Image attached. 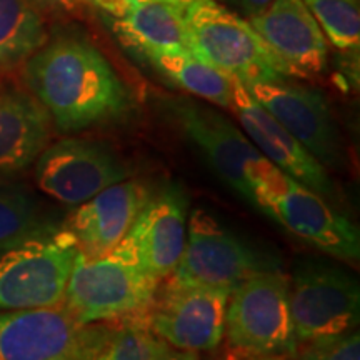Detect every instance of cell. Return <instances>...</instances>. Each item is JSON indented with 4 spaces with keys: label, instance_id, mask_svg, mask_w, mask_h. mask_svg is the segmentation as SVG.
Here are the masks:
<instances>
[{
    "label": "cell",
    "instance_id": "obj_1",
    "mask_svg": "<svg viewBox=\"0 0 360 360\" xmlns=\"http://www.w3.org/2000/svg\"><path fill=\"white\" fill-rule=\"evenodd\" d=\"M24 82L60 132L124 117L132 97L105 56L79 35L45 42L24 64Z\"/></svg>",
    "mask_w": 360,
    "mask_h": 360
},
{
    "label": "cell",
    "instance_id": "obj_2",
    "mask_svg": "<svg viewBox=\"0 0 360 360\" xmlns=\"http://www.w3.org/2000/svg\"><path fill=\"white\" fill-rule=\"evenodd\" d=\"M159 283L122 244L102 259H87L77 252L64 305L82 323L139 317L148 314Z\"/></svg>",
    "mask_w": 360,
    "mask_h": 360
},
{
    "label": "cell",
    "instance_id": "obj_3",
    "mask_svg": "<svg viewBox=\"0 0 360 360\" xmlns=\"http://www.w3.org/2000/svg\"><path fill=\"white\" fill-rule=\"evenodd\" d=\"M252 195L264 214L304 242L344 262H359L357 225L335 212L322 195L281 172L274 164H269L255 177Z\"/></svg>",
    "mask_w": 360,
    "mask_h": 360
},
{
    "label": "cell",
    "instance_id": "obj_4",
    "mask_svg": "<svg viewBox=\"0 0 360 360\" xmlns=\"http://www.w3.org/2000/svg\"><path fill=\"white\" fill-rule=\"evenodd\" d=\"M224 337L232 350L249 357H294L297 340L290 317L289 278L281 270L254 274L231 292Z\"/></svg>",
    "mask_w": 360,
    "mask_h": 360
},
{
    "label": "cell",
    "instance_id": "obj_5",
    "mask_svg": "<svg viewBox=\"0 0 360 360\" xmlns=\"http://www.w3.org/2000/svg\"><path fill=\"white\" fill-rule=\"evenodd\" d=\"M184 17L192 52L229 77L242 84L292 77L249 22L217 2L188 8Z\"/></svg>",
    "mask_w": 360,
    "mask_h": 360
},
{
    "label": "cell",
    "instance_id": "obj_6",
    "mask_svg": "<svg viewBox=\"0 0 360 360\" xmlns=\"http://www.w3.org/2000/svg\"><path fill=\"white\" fill-rule=\"evenodd\" d=\"M79 247L67 229L0 250V312L64 302Z\"/></svg>",
    "mask_w": 360,
    "mask_h": 360
},
{
    "label": "cell",
    "instance_id": "obj_7",
    "mask_svg": "<svg viewBox=\"0 0 360 360\" xmlns=\"http://www.w3.org/2000/svg\"><path fill=\"white\" fill-rule=\"evenodd\" d=\"M105 326L82 323L64 302L0 312V360H90Z\"/></svg>",
    "mask_w": 360,
    "mask_h": 360
},
{
    "label": "cell",
    "instance_id": "obj_8",
    "mask_svg": "<svg viewBox=\"0 0 360 360\" xmlns=\"http://www.w3.org/2000/svg\"><path fill=\"white\" fill-rule=\"evenodd\" d=\"M269 269H274L269 259L247 245L207 210L195 209L188 217L182 255L167 278L232 292L254 274Z\"/></svg>",
    "mask_w": 360,
    "mask_h": 360
},
{
    "label": "cell",
    "instance_id": "obj_9",
    "mask_svg": "<svg viewBox=\"0 0 360 360\" xmlns=\"http://www.w3.org/2000/svg\"><path fill=\"white\" fill-rule=\"evenodd\" d=\"M297 345L357 327L360 287L350 274L327 264H302L289 281Z\"/></svg>",
    "mask_w": 360,
    "mask_h": 360
},
{
    "label": "cell",
    "instance_id": "obj_10",
    "mask_svg": "<svg viewBox=\"0 0 360 360\" xmlns=\"http://www.w3.org/2000/svg\"><path fill=\"white\" fill-rule=\"evenodd\" d=\"M129 179V169L109 146L67 137L47 146L35 160V182L53 200L77 207L103 188Z\"/></svg>",
    "mask_w": 360,
    "mask_h": 360
},
{
    "label": "cell",
    "instance_id": "obj_11",
    "mask_svg": "<svg viewBox=\"0 0 360 360\" xmlns=\"http://www.w3.org/2000/svg\"><path fill=\"white\" fill-rule=\"evenodd\" d=\"M229 297V290L169 278L148 310L152 334L186 352L215 350L224 340Z\"/></svg>",
    "mask_w": 360,
    "mask_h": 360
},
{
    "label": "cell",
    "instance_id": "obj_12",
    "mask_svg": "<svg viewBox=\"0 0 360 360\" xmlns=\"http://www.w3.org/2000/svg\"><path fill=\"white\" fill-rule=\"evenodd\" d=\"M169 109L219 177L254 204L252 184L270 162L250 139L219 110L200 102L175 98L169 102Z\"/></svg>",
    "mask_w": 360,
    "mask_h": 360
},
{
    "label": "cell",
    "instance_id": "obj_13",
    "mask_svg": "<svg viewBox=\"0 0 360 360\" xmlns=\"http://www.w3.org/2000/svg\"><path fill=\"white\" fill-rule=\"evenodd\" d=\"M244 85L250 96L289 130L323 167L342 169V139L321 90L289 82V79L257 80Z\"/></svg>",
    "mask_w": 360,
    "mask_h": 360
},
{
    "label": "cell",
    "instance_id": "obj_14",
    "mask_svg": "<svg viewBox=\"0 0 360 360\" xmlns=\"http://www.w3.org/2000/svg\"><path fill=\"white\" fill-rule=\"evenodd\" d=\"M232 79V105L242 129L270 164L323 199H334L335 184L327 169L283 125L250 96L240 80Z\"/></svg>",
    "mask_w": 360,
    "mask_h": 360
},
{
    "label": "cell",
    "instance_id": "obj_15",
    "mask_svg": "<svg viewBox=\"0 0 360 360\" xmlns=\"http://www.w3.org/2000/svg\"><path fill=\"white\" fill-rule=\"evenodd\" d=\"M186 192L165 186L147 200L120 244L127 247L148 276L162 282L177 267L187 236Z\"/></svg>",
    "mask_w": 360,
    "mask_h": 360
},
{
    "label": "cell",
    "instance_id": "obj_16",
    "mask_svg": "<svg viewBox=\"0 0 360 360\" xmlns=\"http://www.w3.org/2000/svg\"><path fill=\"white\" fill-rule=\"evenodd\" d=\"M292 77H312L327 64V39L302 0H272L247 20Z\"/></svg>",
    "mask_w": 360,
    "mask_h": 360
},
{
    "label": "cell",
    "instance_id": "obj_17",
    "mask_svg": "<svg viewBox=\"0 0 360 360\" xmlns=\"http://www.w3.org/2000/svg\"><path fill=\"white\" fill-rule=\"evenodd\" d=\"M150 199L139 180H122L75 207L64 229L87 259H102L115 249Z\"/></svg>",
    "mask_w": 360,
    "mask_h": 360
},
{
    "label": "cell",
    "instance_id": "obj_18",
    "mask_svg": "<svg viewBox=\"0 0 360 360\" xmlns=\"http://www.w3.org/2000/svg\"><path fill=\"white\" fill-rule=\"evenodd\" d=\"M52 119L29 90L0 89V172H20L49 146Z\"/></svg>",
    "mask_w": 360,
    "mask_h": 360
},
{
    "label": "cell",
    "instance_id": "obj_19",
    "mask_svg": "<svg viewBox=\"0 0 360 360\" xmlns=\"http://www.w3.org/2000/svg\"><path fill=\"white\" fill-rule=\"evenodd\" d=\"M109 25L120 42L142 57L155 53H193L184 12L165 0H150L130 8Z\"/></svg>",
    "mask_w": 360,
    "mask_h": 360
},
{
    "label": "cell",
    "instance_id": "obj_20",
    "mask_svg": "<svg viewBox=\"0 0 360 360\" xmlns=\"http://www.w3.org/2000/svg\"><path fill=\"white\" fill-rule=\"evenodd\" d=\"M58 225L15 172H0V250L49 236Z\"/></svg>",
    "mask_w": 360,
    "mask_h": 360
},
{
    "label": "cell",
    "instance_id": "obj_21",
    "mask_svg": "<svg viewBox=\"0 0 360 360\" xmlns=\"http://www.w3.org/2000/svg\"><path fill=\"white\" fill-rule=\"evenodd\" d=\"M47 39L32 0H0V74L24 65Z\"/></svg>",
    "mask_w": 360,
    "mask_h": 360
},
{
    "label": "cell",
    "instance_id": "obj_22",
    "mask_svg": "<svg viewBox=\"0 0 360 360\" xmlns=\"http://www.w3.org/2000/svg\"><path fill=\"white\" fill-rule=\"evenodd\" d=\"M147 60L186 92L231 109L232 79L195 53H155Z\"/></svg>",
    "mask_w": 360,
    "mask_h": 360
},
{
    "label": "cell",
    "instance_id": "obj_23",
    "mask_svg": "<svg viewBox=\"0 0 360 360\" xmlns=\"http://www.w3.org/2000/svg\"><path fill=\"white\" fill-rule=\"evenodd\" d=\"M157 337L148 326V314L105 326L101 344L90 360H152Z\"/></svg>",
    "mask_w": 360,
    "mask_h": 360
},
{
    "label": "cell",
    "instance_id": "obj_24",
    "mask_svg": "<svg viewBox=\"0 0 360 360\" xmlns=\"http://www.w3.org/2000/svg\"><path fill=\"white\" fill-rule=\"evenodd\" d=\"M323 35L340 51H357L360 44L359 0H302Z\"/></svg>",
    "mask_w": 360,
    "mask_h": 360
},
{
    "label": "cell",
    "instance_id": "obj_25",
    "mask_svg": "<svg viewBox=\"0 0 360 360\" xmlns=\"http://www.w3.org/2000/svg\"><path fill=\"white\" fill-rule=\"evenodd\" d=\"M299 360H360L357 328L342 334L323 335L297 345Z\"/></svg>",
    "mask_w": 360,
    "mask_h": 360
},
{
    "label": "cell",
    "instance_id": "obj_26",
    "mask_svg": "<svg viewBox=\"0 0 360 360\" xmlns=\"http://www.w3.org/2000/svg\"><path fill=\"white\" fill-rule=\"evenodd\" d=\"M87 2L94 4L98 11L110 19H117V17L125 15L137 4L150 2V0H87Z\"/></svg>",
    "mask_w": 360,
    "mask_h": 360
},
{
    "label": "cell",
    "instance_id": "obj_27",
    "mask_svg": "<svg viewBox=\"0 0 360 360\" xmlns=\"http://www.w3.org/2000/svg\"><path fill=\"white\" fill-rule=\"evenodd\" d=\"M152 360H200V357L197 352H186V350L174 349L169 344H165L164 340L157 339Z\"/></svg>",
    "mask_w": 360,
    "mask_h": 360
},
{
    "label": "cell",
    "instance_id": "obj_28",
    "mask_svg": "<svg viewBox=\"0 0 360 360\" xmlns=\"http://www.w3.org/2000/svg\"><path fill=\"white\" fill-rule=\"evenodd\" d=\"M236 2L245 13H249V15H255V13H259L262 8L267 7L272 0H236Z\"/></svg>",
    "mask_w": 360,
    "mask_h": 360
},
{
    "label": "cell",
    "instance_id": "obj_29",
    "mask_svg": "<svg viewBox=\"0 0 360 360\" xmlns=\"http://www.w3.org/2000/svg\"><path fill=\"white\" fill-rule=\"evenodd\" d=\"M34 2L42 4V6H47V7L65 8V11H72V8H77L80 4L87 2V0H34Z\"/></svg>",
    "mask_w": 360,
    "mask_h": 360
},
{
    "label": "cell",
    "instance_id": "obj_30",
    "mask_svg": "<svg viewBox=\"0 0 360 360\" xmlns=\"http://www.w3.org/2000/svg\"><path fill=\"white\" fill-rule=\"evenodd\" d=\"M165 2L172 4V6L177 7L180 12H187L188 8L202 6V4H214L215 0H165Z\"/></svg>",
    "mask_w": 360,
    "mask_h": 360
},
{
    "label": "cell",
    "instance_id": "obj_31",
    "mask_svg": "<svg viewBox=\"0 0 360 360\" xmlns=\"http://www.w3.org/2000/svg\"><path fill=\"white\" fill-rule=\"evenodd\" d=\"M212 360H249V357L244 354H238V352H236V350H232V352L219 355V357H215Z\"/></svg>",
    "mask_w": 360,
    "mask_h": 360
},
{
    "label": "cell",
    "instance_id": "obj_32",
    "mask_svg": "<svg viewBox=\"0 0 360 360\" xmlns=\"http://www.w3.org/2000/svg\"><path fill=\"white\" fill-rule=\"evenodd\" d=\"M249 357V355H247ZM249 360H294L287 355H267V357H249Z\"/></svg>",
    "mask_w": 360,
    "mask_h": 360
}]
</instances>
